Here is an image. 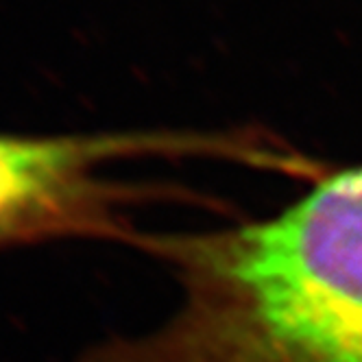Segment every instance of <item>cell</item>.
Here are the masks:
<instances>
[{
    "instance_id": "6da1fadb",
    "label": "cell",
    "mask_w": 362,
    "mask_h": 362,
    "mask_svg": "<svg viewBox=\"0 0 362 362\" xmlns=\"http://www.w3.org/2000/svg\"><path fill=\"white\" fill-rule=\"evenodd\" d=\"M313 179L264 218L140 231L134 247L173 275L177 305L79 362H362V164Z\"/></svg>"
},
{
    "instance_id": "7a4b0ae2",
    "label": "cell",
    "mask_w": 362,
    "mask_h": 362,
    "mask_svg": "<svg viewBox=\"0 0 362 362\" xmlns=\"http://www.w3.org/2000/svg\"><path fill=\"white\" fill-rule=\"evenodd\" d=\"M238 148L236 132H0V249L55 240L134 245L142 229L129 223V210L151 194L112 168L158 155L236 160Z\"/></svg>"
}]
</instances>
